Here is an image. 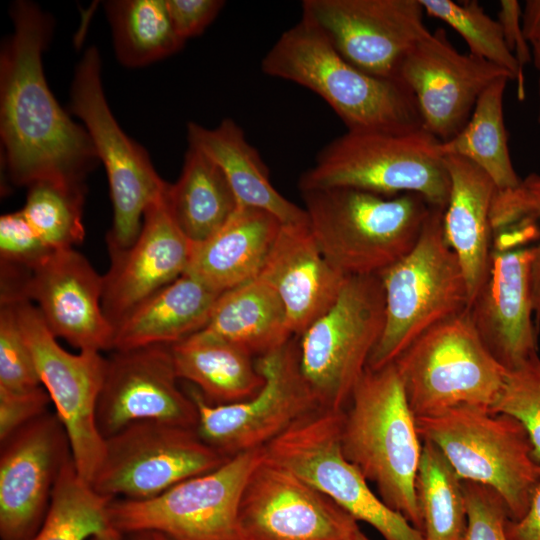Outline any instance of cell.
Listing matches in <instances>:
<instances>
[{"instance_id": "1", "label": "cell", "mask_w": 540, "mask_h": 540, "mask_svg": "<svg viewBox=\"0 0 540 540\" xmlns=\"http://www.w3.org/2000/svg\"><path fill=\"white\" fill-rule=\"evenodd\" d=\"M14 25L0 52V136L10 179L30 185L41 179L84 182L99 161L90 135L50 91L42 53L52 17L30 1H15Z\"/></svg>"}, {"instance_id": "2", "label": "cell", "mask_w": 540, "mask_h": 540, "mask_svg": "<svg viewBox=\"0 0 540 540\" xmlns=\"http://www.w3.org/2000/svg\"><path fill=\"white\" fill-rule=\"evenodd\" d=\"M261 69L319 95L347 131L405 133L422 129L416 99L403 82L378 78L354 67L304 16L278 38L263 57Z\"/></svg>"}, {"instance_id": "3", "label": "cell", "mask_w": 540, "mask_h": 540, "mask_svg": "<svg viewBox=\"0 0 540 540\" xmlns=\"http://www.w3.org/2000/svg\"><path fill=\"white\" fill-rule=\"evenodd\" d=\"M340 442L380 499L422 532L415 491L422 440L394 363L366 369L343 410Z\"/></svg>"}, {"instance_id": "4", "label": "cell", "mask_w": 540, "mask_h": 540, "mask_svg": "<svg viewBox=\"0 0 540 540\" xmlns=\"http://www.w3.org/2000/svg\"><path fill=\"white\" fill-rule=\"evenodd\" d=\"M301 194L319 249L345 276L380 275L401 260L433 207L414 193L387 197L337 187Z\"/></svg>"}, {"instance_id": "5", "label": "cell", "mask_w": 540, "mask_h": 540, "mask_svg": "<svg viewBox=\"0 0 540 540\" xmlns=\"http://www.w3.org/2000/svg\"><path fill=\"white\" fill-rule=\"evenodd\" d=\"M440 143L423 128L405 133L347 131L320 151L298 186L301 192L345 187L387 197L414 193L445 209L450 177Z\"/></svg>"}, {"instance_id": "6", "label": "cell", "mask_w": 540, "mask_h": 540, "mask_svg": "<svg viewBox=\"0 0 540 540\" xmlns=\"http://www.w3.org/2000/svg\"><path fill=\"white\" fill-rule=\"evenodd\" d=\"M443 212L432 207L415 246L379 275L385 324L368 369L394 363L422 334L468 309L464 274L444 238Z\"/></svg>"}, {"instance_id": "7", "label": "cell", "mask_w": 540, "mask_h": 540, "mask_svg": "<svg viewBox=\"0 0 540 540\" xmlns=\"http://www.w3.org/2000/svg\"><path fill=\"white\" fill-rule=\"evenodd\" d=\"M415 419L421 439L442 451L461 480L493 488L506 503L510 520L525 515L540 479V462L520 421L475 406Z\"/></svg>"}, {"instance_id": "8", "label": "cell", "mask_w": 540, "mask_h": 540, "mask_svg": "<svg viewBox=\"0 0 540 540\" xmlns=\"http://www.w3.org/2000/svg\"><path fill=\"white\" fill-rule=\"evenodd\" d=\"M394 364L415 418L459 406L490 409L507 373L482 342L468 309L422 334Z\"/></svg>"}, {"instance_id": "9", "label": "cell", "mask_w": 540, "mask_h": 540, "mask_svg": "<svg viewBox=\"0 0 540 540\" xmlns=\"http://www.w3.org/2000/svg\"><path fill=\"white\" fill-rule=\"evenodd\" d=\"M384 324L380 276H348L334 304L298 337L300 369L320 408L347 407Z\"/></svg>"}, {"instance_id": "10", "label": "cell", "mask_w": 540, "mask_h": 540, "mask_svg": "<svg viewBox=\"0 0 540 540\" xmlns=\"http://www.w3.org/2000/svg\"><path fill=\"white\" fill-rule=\"evenodd\" d=\"M70 99V109L84 123L108 176L113 205L109 252L127 249L141 231L145 211L169 183L158 175L147 151L114 118L102 86L100 54L94 46L86 49L76 66Z\"/></svg>"}, {"instance_id": "11", "label": "cell", "mask_w": 540, "mask_h": 540, "mask_svg": "<svg viewBox=\"0 0 540 540\" xmlns=\"http://www.w3.org/2000/svg\"><path fill=\"white\" fill-rule=\"evenodd\" d=\"M263 449L229 457L220 467L147 500L112 499L110 526L123 535L152 531L169 540H241L238 509Z\"/></svg>"}, {"instance_id": "12", "label": "cell", "mask_w": 540, "mask_h": 540, "mask_svg": "<svg viewBox=\"0 0 540 540\" xmlns=\"http://www.w3.org/2000/svg\"><path fill=\"white\" fill-rule=\"evenodd\" d=\"M343 411L317 408L264 446V457L329 497L356 521L375 528L384 540H424L403 515L388 507L344 455Z\"/></svg>"}, {"instance_id": "13", "label": "cell", "mask_w": 540, "mask_h": 540, "mask_svg": "<svg viewBox=\"0 0 540 540\" xmlns=\"http://www.w3.org/2000/svg\"><path fill=\"white\" fill-rule=\"evenodd\" d=\"M255 363L264 384L249 399L214 405L195 387L188 392L197 408L199 436L226 457L263 448L320 408L300 369L297 336Z\"/></svg>"}, {"instance_id": "14", "label": "cell", "mask_w": 540, "mask_h": 540, "mask_svg": "<svg viewBox=\"0 0 540 540\" xmlns=\"http://www.w3.org/2000/svg\"><path fill=\"white\" fill-rule=\"evenodd\" d=\"M228 458L194 428L137 422L105 439L103 459L90 486L111 499L147 500L220 467Z\"/></svg>"}, {"instance_id": "15", "label": "cell", "mask_w": 540, "mask_h": 540, "mask_svg": "<svg viewBox=\"0 0 540 540\" xmlns=\"http://www.w3.org/2000/svg\"><path fill=\"white\" fill-rule=\"evenodd\" d=\"M13 304L32 353L42 386L62 423L79 476L91 484L103 459L105 439L96 422V407L107 358L100 352L63 349L39 310L24 297L1 298Z\"/></svg>"}, {"instance_id": "16", "label": "cell", "mask_w": 540, "mask_h": 540, "mask_svg": "<svg viewBox=\"0 0 540 540\" xmlns=\"http://www.w3.org/2000/svg\"><path fill=\"white\" fill-rule=\"evenodd\" d=\"M420 0H304L302 16L322 31L350 64L398 80L406 54L430 34Z\"/></svg>"}, {"instance_id": "17", "label": "cell", "mask_w": 540, "mask_h": 540, "mask_svg": "<svg viewBox=\"0 0 540 540\" xmlns=\"http://www.w3.org/2000/svg\"><path fill=\"white\" fill-rule=\"evenodd\" d=\"M358 529L333 500L264 454L243 489L241 540H352Z\"/></svg>"}, {"instance_id": "18", "label": "cell", "mask_w": 540, "mask_h": 540, "mask_svg": "<svg viewBox=\"0 0 540 540\" xmlns=\"http://www.w3.org/2000/svg\"><path fill=\"white\" fill-rule=\"evenodd\" d=\"M500 77L512 79L497 65L459 52L441 28L411 48L397 76L416 99L422 128L441 143L466 126L481 94Z\"/></svg>"}, {"instance_id": "19", "label": "cell", "mask_w": 540, "mask_h": 540, "mask_svg": "<svg viewBox=\"0 0 540 540\" xmlns=\"http://www.w3.org/2000/svg\"><path fill=\"white\" fill-rule=\"evenodd\" d=\"M71 457L66 431L56 413L42 414L1 442V540H31L36 535L58 477Z\"/></svg>"}, {"instance_id": "20", "label": "cell", "mask_w": 540, "mask_h": 540, "mask_svg": "<svg viewBox=\"0 0 540 540\" xmlns=\"http://www.w3.org/2000/svg\"><path fill=\"white\" fill-rule=\"evenodd\" d=\"M178 380L170 345L115 351L107 359L96 407L102 437L143 421L196 429V405Z\"/></svg>"}, {"instance_id": "21", "label": "cell", "mask_w": 540, "mask_h": 540, "mask_svg": "<svg viewBox=\"0 0 540 540\" xmlns=\"http://www.w3.org/2000/svg\"><path fill=\"white\" fill-rule=\"evenodd\" d=\"M18 294L37 303L47 328L79 351L113 349L102 307L103 276L73 248L55 250L20 277Z\"/></svg>"}, {"instance_id": "22", "label": "cell", "mask_w": 540, "mask_h": 540, "mask_svg": "<svg viewBox=\"0 0 540 540\" xmlns=\"http://www.w3.org/2000/svg\"><path fill=\"white\" fill-rule=\"evenodd\" d=\"M531 260L532 246L492 247L486 279L468 306L479 337L506 371L538 355Z\"/></svg>"}, {"instance_id": "23", "label": "cell", "mask_w": 540, "mask_h": 540, "mask_svg": "<svg viewBox=\"0 0 540 540\" xmlns=\"http://www.w3.org/2000/svg\"><path fill=\"white\" fill-rule=\"evenodd\" d=\"M165 194L145 211L136 241L127 249L110 252V269L103 276L102 307L114 330L128 312L188 268L194 244L173 220Z\"/></svg>"}, {"instance_id": "24", "label": "cell", "mask_w": 540, "mask_h": 540, "mask_svg": "<svg viewBox=\"0 0 540 540\" xmlns=\"http://www.w3.org/2000/svg\"><path fill=\"white\" fill-rule=\"evenodd\" d=\"M259 276L277 292L297 337L329 310L348 277L322 254L309 224H282Z\"/></svg>"}, {"instance_id": "25", "label": "cell", "mask_w": 540, "mask_h": 540, "mask_svg": "<svg viewBox=\"0 0 540 540\" xmlns=\"http://www.w3.org/2000/svg\"><path fill=\"white\" fill-rule=\"evenodd\" d=\"M450 194L443 212V233L464 274L469 304L486 279L492 251L491 209L498 191L493 181L469 160L443 155Z\"/></svg>"}, {"instance_id": "26", "label": "cell", "mask_w": 540, "mask_h": 540, "mask_svg": "<svg viewBox=\"0 0 540 540\" xmlns=\"http://www.w3.org/2000/svg\"><path fill=\"white\" fill-rule=\"evenodd\" d=\"M281 226L270 212L239 206L216 233L193 245L185 273L220 293L255 279Z\"/></svg>"}, {"instance_id": "27", "label": "cell", "mask_w": 540, "mask_h": 540, "mask_svg": "<svg viewBox=\"0 0 540 540\" xmlns=\"http://www.w3.org/2000/svg\"><path fill=\"white\" fill-rule=\"evenodd\" d=\"M220 292L184 273L128 312L115 326L113 350L172 345L205 327Z\"/></svg>"}, {"instance_id": "28", "label": "cell", "mask_w": 540, "mask_h": 540, "mask_svg": "<svg viewBox=\"0 0 540 540\" xmlns=\"http://www.w3.org/2000/svg\"><path fill=\"white\" fill-rule=\"evenodd\" d=\"M187 136L189 145L200 149L221 168L239 206L270 212L282 224H309L305 209L272 185L259 153L235 121L226 118L213 129L189 123Z\"/></svg>"}, {"instance_id": "29", "label": "cell", "mask_w": 540, "mask_h": 540, "mask_svg": "<svg viewBox=\"0 0 540 540\" xmlns=\"http://www.w3.org/2000/svg\"><path fill=\"white\" fill-rule=\"evenodd\" d=\"M170 352L177 377L192 383L210 404L244 401L264 384L252 355L203 329L170 345Z\"/></svg>"}, {"instance_id": "30", "label": "cell", "mask_w": 540, "mask_h": 540, "mask_svg": "<svg viewBox=\"0 0 540 540\" xmlns=\"http://www.w3.org/2000/svg\"><path fill=\"white\" fill-rule=\"evenodd\" d=\"M203 330L258 357L294 337L280 297L261 276L221 293Z\"/></svg>"}, {"instance_id": "31", "label": "cell", "mask_w": 540, "mask_h": 540, "mask_svg": "<svg viewBox=\"0 0 540 540\" xmlns=\"http://www.w3.org/2000/svg\"><path fill=\"white\" fill-rule=\"evenodd\" d=\"M165 199L173 220L193 244L216 233L239 207L221 168L192 145L188 146L181 175L168 185Z\"/></svg>"}, {"instance_id": "32", "label": "cell", "mask_w": 540, "mask_h": 540, "mask_svg": "<svg viewBox=\"0 0 540 540\" xmlns=\"http://www.w3.org/2000/svg\"><path fill=\"white\" fill-rule=\"evenodd\" d=\"M508 77L494 81L479 97L466 126L451 140L440 143L442 155L463 157L479 167L498 191L520 186L510 157L504 122L503 98Z\"/></svg>"}, {"instance_id": "33", "label": "cell", "mask_w": 540, "mask_h": 540, "mask_svg": "<svg viewBox=\"0 0 540 540\" xmlns=\"http://www.w3.org/2000/svg\"><path fill=\"white\" fill-rule=\"evenodd\" d=\"M105 8L117 59L126 67L148 65L184 44L174 30L166 0H113Z\"/></svg>"}, {"instance_id": "34", "label": "cell", "mask_w": 540, "mask_h": 540, "mask_svg": "<svg viewBox=\"0 0 540 540\" xmlns=\"http://www.w3.org/2000/svg\"><path fill=\"white\" fill-rule=\"evenodd\" d=\"M415 491L424 540H465L468 516L462 480L428 440H422Z\"/></svg>"}, {"instance_id": "35", "label": "cell", "mask_w": 540, "mask_h": 540, "mask_svg": "<svg viewBox=\"0 0 540 540\" xmlns=\"http://www.w3.org/2000/svg\"><path fill=\"white\" fill-rule=\"evenodd\" d=\"M111 500L79 476L71 457L55 484L43 524L31 540H88L111 527Z\"/></svg>"}, {"instance_id": "36", "label": "cell", "mask_w": 540, "mask_h": 540, "mask_svg": "<svg viewBox=\"0 0 540 540\" xmlns=\"http://www.w3.org/2000/svg\"><path fill=\"white\" fill-rule=\"evenodd\" d=\"M84 191V182L64 179H41L28 185L21 211L51 250L73 248L83 241Z\"/></svg>"}, {"instance_id": "37", "label": "cell", "mask_w": 540, "mask_h": 540, "mask_svg": "<svg viewBox=\"0 0 540 540\" xmlns=\"http://www.w3.org/2000/svg\"><path fill=\"white\" fill-rule=\"evenodd\" d=\"M427 15L453 28L466 42L469 53L507 71L519 83L523 98L522 69L505 44L501 27L474 0L462 4L451 0H420Z\"/></svg>"}, {"instance_id": "38", "label": "cell", "mask_w": 540, "mask_h": 540, "mask_svg": "<svg viewBox=\"0 0 540 540\" xmlns=\"http://www.w3.org/2000/svg\"><path fill=\"white\" fill-rule=\"evenodd\" d=\"M522 423L530 437L534 457L540 462V358L535 356L507 371L502 391L490 408Z\"/></svg>"}, {"instance_id": "39", "label": "cell", "mask_w": 540, "mask_h": 540, "mask_svg": "<svg viewBox=\"0 0 540 540\" xmlns=\"http://www.w3.org/2000/svg\"><path fill=\"white\" fill-rule=\"evenodd\" d=\"M42 386L13 304L1 300L0 390L24 392Z\"/></svg>"}, {"instance_id": "40", "label": "cell", "mask_w": 540, "mask_h": 540, "mask_svg": "<svg viewBox=\"0 0 540 540\" xmlns=\"http://www.w3.org/2000/svg\"><path fill=\"white\" fill-rule=\"evenodd\" d=\"M467 507L465 540H509L506 523L510 519L503 498L491 487L462 480Z\"/></svg>"}, {"instance_id": "41", "label": "cell", "mask_w": 540, "mask_h": 540, "mask_svg": "<svg viewBox=\"0 0 540 540\" xmlns=\"http://www.w3.org/2000/svg\"><path fill=\"white\" fill-rule=\"evenodd\" d=\"M52 251L21 210L1 216V264L29 270Z\"/></svg>"}, {"instance_id": "42", "label": "cell", "mask_w": 540, "mask_h": 540, "mask_svg": "<svg viewBox=\"0 0 540 540\" xmlns=\"http://www.w3.org/2000/svg\"><path fill=\"white\" fill-rule=\"evenodd\" d=\"M51 402L43 386L24 392L0 390V441L48 412Z\"/></svg>"}, {"instance_id": "43", "label": "cell", "mask_w": 540, "mask_h": 540, "mask_svg": "<svg viewBox=\"0 0 540 540\" xmlns=\"http://www.w3.org/2000/svg\"><path fill=\"white\" fill-rule=\"evenodd\" d=\"M224 3L220 0H166L174 30L184 42L201 34Z\"/></svg>"}, {"instance_id": "44", "label": "cell", "mask_w": 540, "mask_h": 540, "mask_svg": "<svg viewBox=\"0 0 540 540\" xmlns=\"http://www.w3.org/2000/svg\"><path fill=\"white\" fill-rule=\"evenodd\" d=\"M506 46L521 69L532 60V48L522 29V10L516 0H501L497 19Z\"/></svg>"}, {"instance_id": "45", "label": "cell", "mask_w": 540, "mask_h": 540, "mask_svg": "<svg viewBox=\"0 0 540 540\" xmlns=\"http://www.w3.org/2000/svg\"><path fill=\"white\" fill-rule=\"evenodd\" d=\"M506 534L509 540H540V479L527 512L519 520L507 521Z\"/></svg>"}, {"instance_id": "46", "label": "cell", "mask_w": 540, "mask_h": 540, "mask_svg": "<svg viewBox=\"0 0 540 540\" xmlns=\"http://www.w3.org/2000/svg\"><path fill=\"white\" fill-rule=\"evenodd\" d=\"M534 186L540 200V176L535 175ZM540 218V215H539ZM531 290L536 326L540 323V241L532 246Z\"/></svg>"}, {"instance_id": "47", "label": "cell", "mask_w": 540, "mask_h": 540, "mask_svg": "<svg viewBox=\"0 0 540 540\" xmlns=\"http://www.w3.org/2000/svg\"><path fill=\"white\" fill-rule=\"evenodd\" d=\"M522 29L531 44L540 42V0H528L522 10Z\"/></svg>"}, {"instance_id": "48", "label": "cell", "mask_w": 540, "mask_h": 540, "mask_svg": "<svg viewBox=\"0 0 540 540\" xmlns=\"http://www.w3.org/2000/svg\"><path fill=\"white\" fill-rule=\"evenodd\" d=\"M124 536L126 540H169L166 536L152 531L136 532Z\"/></svg>"}, {"instance_id": "49", "label": "cell", "mask_w": 540, "mask_h": 540, "mask_svg": "<svg viewBox=\"0 0 540 540\" xmlns=\"http://www.w3.org/2000/svg\"><path fill=\"white\" fill-rule=\"evenodd\" d=\"M88 540H126V538L123 534L110 527L101 533L93 535Z\"/></svg>"}, {"instance_id": "50", "label": "cell", "mask_w": 540, "mask_h": 540, "mask_svg": "<svg viewBox=\"0 0 540 540\" xmlns=\"http://www.w3.org/2000/svg\"><path fill=\"white\" fill-rule=\"evenodd\" d=\"M532 48V59L537 70L540 72V42L531 44ZM538 94H539V111H538V123L540 124V77L538 84Z\"/></svg>"}, {"instance_id": "51", "label": "cell", "mask_w": 540, "mask_h": 540, "mask_svg": "<svg viewBox=\"0 0 540 540\" xmlns=\"http://www.w3.org/2000/svg\"><path fill=\"white\" fill-rule=\"evenodd\" d=\"M352 540H370L360 529L356 531Z\"/></svg>"}]
</instances>
